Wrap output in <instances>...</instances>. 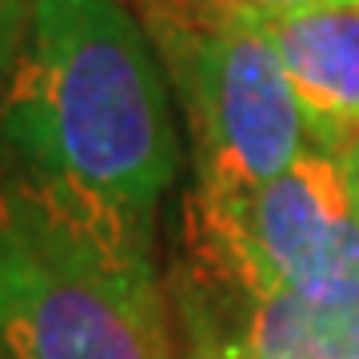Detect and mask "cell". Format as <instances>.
Instances as JSON below:
<instances>
[{"label":"cell","mask_w":359,"mask_h":359,"mask_svg":"<svg viewBox=\"0 0 359 359\" xmlns=\"http://www.w3.org/2000/svg\"><path fill=\"white\" fill-rule=\"evenodd\" d=\"M188 219L200 276L219 295H359V216L332 152L308 148L283 176L248 196L196 192Z\"/></svg>","instance_id":"obj_3"},{"label":"cell","mask_w":359,"mask_h":359,"mask_svg":"<svg viewBox=\"0 0 359 359\" xmlns=\"http://www.w3.org/2000/svg\"><path fill=\"white\" fill-rule=\"evenodd\" d=\"M0 359H176L148 228L52 180L0 184Z\"/></svg>","instance_id":"obj_2"},{"label":"cell","mask_w":359,"mask_h":359,"mask_svg":"<svg viewBox=\"0 0 359 359\" xmlns=\"http://www.w3.org/2000/svg\"><path fill=\"white\" fill-rule=\"evenodd\" d=\"M196 359H359V295L236 299L231 323L196 335Z\"/></svg>","instance_id":"obj_6"},{"label":"cell","mask_w":359,"mask_h":359,"mask_svg":"<svg viewBox=\"0 0 359 359\" xmlns=\"http://www.w3.org/2000/svg\"><path fill=\"white\" fill-rule=\"evenodd\" d=\"M192 4L248 13V16H287V13H311V8H344V4H359V0H192Z\"/></svg>","instance_id":"obj_7"},{"label":"cell","mask_w":359,"mask_h":359,"mask_svg":"<svg viewBox=\"0 0 359 359\" xmlns=\"http://www.w3.org/2000/svg\"><path fill=\"white\" fill-rule=\"evenodd\" d=\"M160 36L184 80L204 196H248L311 148L304 112L259 16L176 0Z\"/></svg>","instance_id":"obj_4"},{"label":"cell","mask_w":359,"mask_h":359,"mask_svg":"<svg viewBox=\"0 0 359 359\" xmlns=\"http://www.w3.org/2000/svg\"><path fill=\"white\" fill-rule=\"evenodd\" d=\"M28 16H32L28 0H0V72L13 65L20 44H25Z\"/></svg>","instance_id":"obj_8"},{"label":"cell","mask_w":359,"mask_h":359,"mask_svg":"<svg viewBox=\"0 0 359 359\" xmlns=\"http://www.w3.org/2000/svg\"><path fill=\"white\" fill-rule=\"evenodd\" d=\"M335 160L344 164V176H347V188H351V200H355V216H359V132L347 136V144L335 152Z\"/></svg>","instance_id":"obj_9"},{"label":"cell","mask_w":359,"mask_h":359,"mask_svg":"<svg viewBox=\"0 0 359 359\" xmlns=\"http://www.w3.org/2000/svg\"><path fill=\"white\" fill-rule=\"evenodd\" d=\"M4 100V140L28 176L148 228L180 136L144 28L120 0H32Z\"/></svg>","instance_id":"obj_1"},{"label":"cell","mask_w":359,"mask_h":359,"mask_svg":"<svg viewBox=\"0 0 359 359\" xmlns=\"http://www.w3.org/2000/svg\"><path fill=\"white\" fill-rule=\"evenodd\" d=\"M259 20L304 112L311 148L335 156L359 132V4Z\"/></svg>","instance_id":"obj_5"}]
</instances>
